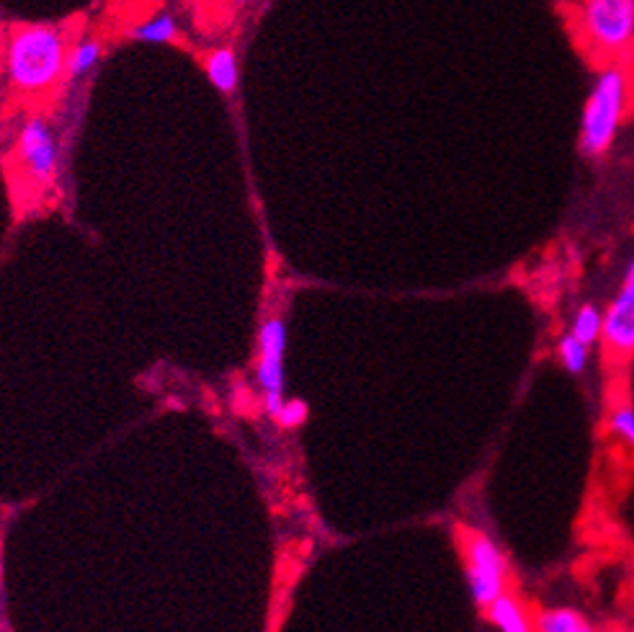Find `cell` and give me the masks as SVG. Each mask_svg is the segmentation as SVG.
Returning <instances> with one entry per match:
<instances>
[{"instance_id": "cell-1", "label": "cell", "mask_w": 634, "mask_h": 632, "mask_svg": "<svg viewBox=\"0 0 634 632\" xmlns=\"http://www.w3.org/2000/svg\"><path fill=\"white\" fill-rule=\"evenodd\" d=\"M70 37L57 24L13 26L6 42L8 86L21 96H44L65 80Z\"/></svg>"}, {"instance_id": "cell-2", "label": "cell", "mask_w": 634, "mask_h": 632, "mask_svg": "<svg viewBox=\"0 0 634 632\" xmlns=\"http://www.w3.org/2000/svg\"><path fill=\"white\" fill-rule=\"evenodd\" d=\"M632 109L634 60L598 65L596 80L580 119V153L591 160L604 158Z\"/></svg>"}, {"instance_id": "cell-3", "label": "cell", "mask_w": 634, "mask_h": 632, "mask_svg": "<svg viewBox=\"0 0 634 632\" xmlns=\"http://www.w3.org/2000/svg\"><path fill=\"white\" fill-rule=\"evenodd\" d=\"M570 24L598 65L634 57V0H573Z\"/></svg>"}, {"instance_id": "cell-4", "label": "cell", "mask_w": 634, "mask_h": 632, "mask_svg": "<svg viewBox=\"0 0 634 632\" xmlns=\"http://www.w3.org/2000/svg\"><path fill=\"white\" fill-rule=\"evenodd\" d=\"M459 553H462L464 578L470 586L472 602L480 609H488L498 596L508 591V581H511L508 558L495 545L493 537L477 529L459 532Z\"/></svg>"}, {"instance_id": "cell-5", "label": "cell", "mask_w": 634, "mask_h": 632, "mask_svg": "<svg viewBox=\"0 0 634 632\" xmlns=\"http://www.w3.org/2000/svg\"><path fill=\"white\" fill-rule=\"evenodd\" d=\"M13 155H16L21 176L31 189L39 194L55 189L57 176H60V140L47 117L34 114V117L24 119L16 132Z\"/></svg>"}, {"instance_id": "cell-6", "label": "cell", "mask_w": 634, "mask_h": 632, "mask_svg": "<svg viewBox=\"0 0 634 632\" xmlns=\"http://www.w3.org/2000/svg\"><path fill=\"white\" fill-rule=\"evenodd\" d=\"M284 359H287V323L281 315H269L258 331L256 380L263 395V408L276 418L284 405Z\"/></svg>"}, {"instance_id": "cell-7", "label": "cell", "mask_w": 634, "mask_h": 632, "mask_svg": "<svg viewBox=\"0 0 634 632\" xmlns=\"http://www.w3.org/2000/svg\"><path fill=\"white\" fill-rule=\"evenodd\" d=\"M601 341L614 359L624 362L634 356V274L627 271L624 282L601 315Z\"/></svg>"}, {"instance_id": "cell-8", "label": "cell", "mask_w": 634, "mask_h": 632, "mask_svg": "<svg viewBox=\"0 0 634 632\" xmlns=\"http://www.w3.org/2000/svg\"><path fill=\"white\" fill-rule=\"evenodd\" d=\"M485 612L498 632H534V617H531L529 607L511 591L498 596Z\"/></svg>"}, {"instance_id": "cell-9", "label": "cell", "mask_w": 634, "mask_h": 632, "mask_svg": "<svg viewBox=\"0 0 634 632\" xmlns=\"http://www.w3.org/2000/svg\"><path fill=\"white\" fill-rule=\"evenodd\" d=\"M204 73H207L209 83H212L222 96H232L238 91L240 83V68L238 55L232 47H214L212 52L204 55Z\"/></svg>"}, {"instance_id": "cell-10", "label": "cell", "mask_w": 634, "mask_h": 632, "mask_svg": "<svg viewBox=\"0 0 634 632\" xmlns=\"http://www.w3.org/2000/svg\"><path fill=\"white\" fill-rule=\"evenodd\" d=\"M127 37L132 39V42L140 44H176L178 37H181V31H178L176 16L163 11L137 21V24L127 31Z\"/></svg>"}, {"instance_id": "cell-11", "label": "cell", "mask_w": 634, "mask_h": 632, "mask_svg": "<svg viewBox=\"0 0 634 632\" xmlns=\"http://www.w3.org/2000/svg\"><path fill=\"white\" fill-rule=\"evenodd\" d=\"M104 57V42L96 37H83L70 44L68 68H65V83H78L88 78L96 70V65Z\"/></svg>"}, {"instance_id": "cell-12", "label": "cell", "mask_w": 634, "mask_h": 632, "mask_svg": "<svg viewBox=\"0 0 634 632\" xmlns=\"http://www.w3.org/2000/svg\"><path fill=\"white\" fill-rule=\"evenodd\" d=\"M531 617H534V632H596L586 614L570 607L542 609Z\"/></svg>"}, {"instance_id": "cell-13", "label": "cell", "mask_w": 634, "mask_h": 632, "mask_svg": "<svg viewBox=\"0 0 634 632\" xmlns=\"http://www.w3.org/2000/svg\"><path fill=\"white\" fill-rule=\"evenodd\" d=\"M570 333L578 338L580 344H586L588 349H591L598 338H601V313H598V307L596 305L580 307L573 318V328H570Z\"/></svg>"}, {"instance_id": "cell-14", "label": "cell", "mask_w": 634, "mask_h": 632, "mask_svg": "<svg viewBox=\"0 0 634 632\" xmlns=\"http://www.w3.org/2000/svg\"><path fill=\"white\" fill-rule=\"evenodd\" d=\"M560 359L562 367H565L570 375H583L588 367V346L580 344L573 333H565L560 341Z\"/></svg>"}, {"instance_id": "cell-15", "label": "cell", "mask_w": 634, "mask_h": 632, "mask_svg": "<svg viewBox=\"0 0 634 632\" xmlns=\"http://www.w3.org/2000/svg\"><path fill=\"white\" fill-rule=\"evenodd\" d=\"M609 426L619 439H624V442L634 447V405L632 403L616 405L614 413H611Z\"/></svg>"}, {"instance_id": "cell-16", "label": "cell", "mask_w": 634, "mask_h": 632, "mask_svg": "<svg viewBox=\"0 0 634 632\" xmlns=\"http://www.w3.org/2000/svg\"><path fill=\"white\" fill-rule=\"evenodd\" d=\"M307 403L302 398H292V400H284V405L279 408V413H276V424L281 426V429H297V426H302L307 421Z\"/></svg>"}, {"instance_id": "cell-17", "label": "cell", "mask_w": 634, "mask_h": 632, "mask_svg": "<svg viewBox=\"0 0 634 632\" xmlns=\"http://www.w3.org/2000/svg\"><path fill=\"white\" fill-rule=\"evenodd\" d=\"M230 3H232V6H235V8H245V6H248V3H253V0H230Z\"/></svg>"}, {"instance_id": "cell-18", "label": "cell", "mask_w": 634, "mask_h": 632, "mask_svg": "<svg viewBox=\"0 0 634 632\" xmlns=\"http://www.w3.org/2000/svg\"><path fill=\"white\" fill-rule=\"evenodd\" d=\"M0 578H3V537H0Z\"/></svg>"}]
</instances>
